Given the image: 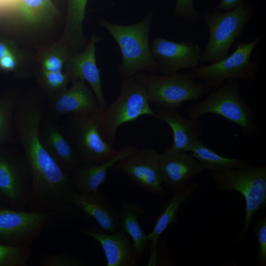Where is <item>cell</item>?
Here are the masks:
<instances>
[{
    "label": "cell",
    "mask_w": 266,
    "mask_h": 266,
    "mask_svg": "<svg viewBox=\"0 0 266 266\" xmlns=\"http://www.w3.org/2000/svg\"><path fill=\"white\" fill-rule=\"evenodd\" d=\"M100 39L94 32L85 48L70 56L65 65L64 71L71 83L79 79L86 82L94 93L100 108L103 109L107 105V103L102 89L100 70L96 58V44Z\"/></svg>",
    "instance_id": "5bb4252c"
},
{
    "label": "cell",
    "mask_w": 266,
    "mask_h": 266,
    "mask_svg": "<svg viewBox=\"0 0 266 266\" xmlns=\"http://www.w3.org/2000/svg\"><path fill=\"white\" fill-rule=\"evenodd\" d=\"M206 114H214L234 123L246 137H256L261 134L252 109L240 95L238 79H228L187 112L188 118L194 120Z\"/></svg>",
    "instance_id": "3957f363"
},
{
    "label": "cell",
    "mask_w": 266,
    "mask_h": 266,
    "mask_svg": "<svg viewBox=\"0 0 266 266\" xmlns=\"http://www.w3.org/2000/svg\"><path fill=\"white\" fill-rule=\"evenodd\" d=\"M19 95L13 90L0 96V145L16 143L14 115Z\"/></svg>",
    "instance_id": "d4e9b609"
},
{
    "label": "cell",
    "mask_w": 266,
    "mask_h": 266,
    "mask_svg": "<svg viewBox=\"0 0 266 266\" xmlns=\"http://www.w3.org/2000/svg\"><path fill=\"white\" fill-rule=\"evenodd\" d=\"M244 0H220L216 8L220 11L233 9L240 5Z\"/></svg>",
    "instance_id": "d6a6232c"
},
{
    "label": "cell",
    "mask_w": 266,
    "mask_h": 266,
    "mask_svg": "<svg viewBox=\"0 0 266 266\" xmlns=\"http://www.w3.org/2000/svg\"><path fill=\"white\" fill-rule=\"evenodd\" d=\"M199 187L196 181L193 182L186 187L173 192L172 196L166 200L162 205L152 231L146 234L147 241L152 242V251L150 263H153L157 258V244L161 235L172 223L177 221L178 211L188 197Z\"/></svg>",
    "instance_id": "44dd1931"
},
{
    "label": "cell",
    "mask_w": 266,
    "mask_h": 266,
    "mask_svg": "<svg viewBox=\"0 0 266 266\" xmlns=\"http://www.w3.org/2000/svg\"><path fill=\"white\" fill-rule=\"evenodd\" d=\"M42 264L43 266H86L80 258L66 252L46 254L42 258Z\"/></svg>",
    "instance_id": "f1b7e54d"
},
{
    "label": "cell",
    "mask_w": 266,
    "mask_h": 266,
    "mask_svg": "<svg viewBox=\"0 0 266 266\" xmlns=\"http://www.w3.org/2000/svg\"><path fill=\"white\" fill-rule=\"evenodd\" d=\"M192 154L203 166L205 169L217 172L240 167L249 163L244 159L230 158L220 155L206 146L200 139L192 146Z\"/></svg>",
    "instance_id": "cb8c5ba5"
},
{
    "label": "cell",
    "mask_w": 266,
    "mask_h": 266,
    "mask_svg": "<svg viewBox=\"0 0 266 266\" xmlns=\"http://www.w3.org/2000/svg\"><path fill=\"white\" fill-rule=\"evenodd\" d=\"M80 233L97 241L101 246L106 261V266H134L140 259L129 236L121 229L114 233L84 228Z\"/></svg>",
    "instance_id": "2e32d148"
},
{
    "label": "cell",
    "mask_w": 266,
    "mask_h": 266,
    "mask_svg": "<svg viewBox=\"0 0 266 266\" xmlns=\"http://www.w3.org/2000/svg\"><path fill=\"white\" fill-rule=\"evenodd\" d=\"M19 0H0V8H6L18 4Z\"/></svg>",
    "instance_id": "e575fe53"
},
{
    "label": "cell",
    "mask_w": 266,
    "mask_h": 266,
    "mask_svg": "<svg viewBox=\"0 0 266 266\" xmlns=\"http://www.w3.org/2000/svg\"><path fill=\"white\" fill-rule=\"evenodd\" d=\"M70 52L66 44L62 47H53L42 57L38 72L55 73L64 71L66 62L72 55Z\"/></svg>",
    "instance_id": "4316f807"
},
{
    "label": "cell",
    "mask_w": 266,
    "mask_h": 266,
    "mask_svg": "<svg viewBox=\"0 0 266 266\" xmlns=\"http://www.w3.org/2000/svg\"><path fill=\"white\" fill-rule=\"evenodd\" d=\"M154 13L148 12L139 22L122 25L100 19L99 24L115 40L120 49L121 60L117 72L122 77L133 76L145 71L160 72L159 66L153 57L149 44V33Z\"/></svg>",
    "instance_id": "6da1fadb"
},
{
    "label": "cell",
    "mask_w": 266,
    "mask_h": 266,
    "mask_svg": "<svg viewBox=\"0 0 266 266\" xmlns=\"http://www.w3.org/2000/svg\"><path fill=\"white\" fill-rule=\"evenodd\" d=\"M253 14L252 6L245 1L229 11H220L214 8L205 12L203 19L208 29L209 36L200 63L211 64L226 57Z\"/></svg>",
    "instance_id": "5b68a950"
},
{
    "label": "cell",
    "mask_w": 266,
    "mask_h": 266,
    "mask_svg": "<svg viewBox=\"0 0 266 266\" xmlns=\"http://www.w3.org/2000/svg\"><path fill=\"white\" fill-rule=\"evenodd\" d=\"M215 187L224 191H236L245 201L244 220L237 240L245 236L254 214L266 206V166L248 163L240 167L217 172H211Z\"/></svg>",
    "instance_id": "277c9868"
},
{
    "label": "cell",
    "mask_w": 266,
    "mask_h": 266,
    "mask_svg": "<svg viewBox=\"0 0 266 266\" xmlns=\"http://www.w3.org/2000/svg\"><path fill=\"white\" fill-rule=\"evenodd\" d=\"M159 164L163 183L173 192L186 187L194 176L205 169L192 153L169 148L159 153Z\"/></svg>",
    "instance_id": "9a60e30c"
},
{
    "label": "cell",
    "mask_w": 266,
    "mask_h": 266,
    "mask_svg": "<svg viewBox=\"0 0 266 266\" xmlns=\"http://www.w3.org/2000/svg\"><path fill=\"white\" fill-rule=\"evenodd\" d=\"M194 0H177L173 10V15L176 18L189 23L198 22L200 19V15L194 7Z\"/></svg>",
    "instance_id": "f546056e"
},
{
    "label": "cell",
    "mask_w": 266,
    "mask_h": 266,
    "mask_svg": "<svg viewBox=\"0 0 266 266\" xmlns=\"http://www.w3.org/2000/svg\"><path fill=\"white\" fill-rule=\"evenodd\" d=\"M18 4L24 19L33 24L40 23L58 13L51 0H19Z\"/></svg>",
    "instance_id": "484cf974"
},
{
    "label": "cell",
    "mask_w": 266,
    "mask_h": 266,
    "mask_svg": "<svg viewBox=\"0 0 266 266\" xmlns=\"http://www.w3.org/2000/svg\"><path fill=\"white\" fill-rule=\"evenodd\" d=\"M150 48L161 72L166 74L199 66L201 53L196 42H178L158 36L152 40Z\"/></svg>",
    "instance_id": "7c38bea8"
},
{
    "label": "cell",
    "mask_w": 266,
    "mask_h": 266,
    "mask_svg": "<svg viewBox=\"0 0 266 266\" xmlns=\"http://www.w3.org/2000/svg\"><path fill=\"white\" fill-rule=\"evenodd\" d=\"M120 223L121 229L131 238L133 245L140 259L145 251L146 234L139 224V218L145 210L139 205L122 200L120 201Z\"/></svg>",
    "instance_id": "603a6c76"
},
{
    "label": "cell",
    "mask_w": 266,
    "mask_h": 266,
    "mask_svg": "<svg viewBox=\"0 0 266 266\" xmlns=\"http://www.w3.org/2000/svg\"><path fill=\"white\" fill-rule=\"evenodd\" d=\"M260 39L258 37L247 43L239 42L230 55L192 70L197 78L203 80L210 87H218L230 79L253 81L256 79L259 65L256 61L251 60V56Z\"/></svg>",
    "instance_id": "9c48e42d"
},
{
    "label": "cell",
    "mask_w": 266,
    "mask_h": 266,
    "mask_svg": "<svg viewBox=\"0 0 266 266\" xmlns=\"http://www.w3.org/2000/svg\"><path fill=\"white\" fill-rule=\"evenodd\" d=\"M32 254L29 246L0 243V266H27Z\"/></svg>",
    "instance_id": "83f0119b"
},
{
    "label": "cell",
    "mask_w": 266,
    "mask_h": 266,
    "mask_svg": "<svg viewBox=\"0 0 266 266\" xmlns=\"http://www.w3.org/2000/svg\"><path fill=\"white\" fill-rule=\"evenodd\" d=\"M158 120L166 122L170 127L173 142L170 149L190 152L193 144L200 139L202 131L201 123L183 117L179 109L158 107L154 110Z\"/></svg>",
    "instance_id": "d6986e66"
},
{
    "label": "cell",
    "mask_w": 266,
    "mask_h": 266,
    "mask_svg": "<svg viewBox=\"0 0 266 266\" xmlns=\"http://www.w3.org/2000/svg\"><path fill=\"white\" fill-rule=\"evenodd\" d=\"M88 0H67V8L64 39L73 54L86 46L83 25Z\"/></svg>",
    "instance_id": "7402d4cb"
},
{
    "label": "cell",
    "mask_w": 266,
    "mask_h": 266,
    "mask_svg": "<svg viewBox=\"0 0 266 266\" xmlns=\"http://www.w3.org/2000/svg\"><path fill=\"white\" fill-rule=\"evenodd\" d=\"M57 220L50 212L20 210L0 205V243L29 246Z\"/></svg>",
    "instance_id": "30bf717a"
},
{
    "label": "cell",
    "mask_w": 266,
    "mask_h": 266,
    "mask_svg": "<svg viewBox=\"0 0 266 266\" xmlns=\"http://www.w3.org/2000/svg\"><path fill=\"white\" fill-rule=\"evenodd\" d=\"M115 165L137 187L156 195H166L159 169V153L154 148H136Z\"/></svg>",
    "instance_id": "8fae6325"
},
{
    "label": "cell",
    "mask_w": 266,
    "mask_h": 266,
    "mask_svg": "<svg viewBox=\"0 0 266 266\" xmlns=\"http://www.w3.org/2000/svg\"><path fill=\"white\" fill-rule=\"evenodd\" d=\"M133 76L146 88L149 103L158 107L179 110L184 102L199 100L211 88L197 82L193 70L184 73H138Z\"/></svg>",
    "instance_id": "8992f818"
},
{
    "label": "cell",
    "mask_w": 266,
    "mask_h": 266,
    "mask_svg": "<svg viewBox=\"0 0 266 266\" xmlns=\"http://www.w3.org/2000/svg\"><path fill=\"white\" fill-rule=\"evenodd\" d=\"M97 113L69 114L63 126L62 133L80 163H102L112 159L119 152L101 137L97 124Z\"/></svg>",
    "instance_id": "ba28073f"
},
{
    "label": "cell",
    "mask_w": 266,
    "mask_h": 266,
    "mask_svg": "<svg viewBox=\"0 0 266 266\" xmlns=\"http://www.w3.org/2000/svg\"></svg>",
    "instance_id": "d590c367"
},
{
    "label": "cell",
    "mask_w": 266,
    "mask_h": 266,
    "mask_svg": "<svg viewBox=\"0 0 266 266\" xmlns=\"http://www.w3.org/2000/svg\"><path fill=\"white\" fill-rule=\"evenodd\" d=\"M255 233L258 243L257 266L266 265V217L260 218L255 225Z\"/></svg>",
    "instance_id": "4dcf8cb0"
},
{
    "label": "cell",
    "mask_w": 266,
    "mask_h": 266,
    "mask_svg": "<svg viewBox=\"0 0 266 266\" xmlns=\"http://www.w3.org/2000/svg\"><path fill=\"white\" fill-rule=\"evenodd\" d=\"M32 188L31 168L22 149L15 143L0 145V205L26 210Z\"/></svg>",
    "instance_id": "52a82bcc"
},
{
    "label": "cell",
    "mask_w": 266,
    "mask_h": 266,
    "mask_svg": "<svg viewBox=\"0 0 266 266\" xmlns=\"http://www.w3.org/2000/svg\"><path fill=\"white\" fill-rule=\"evenodd\" d=\"M69 200L86 218H93L103 232L114 233L121 229L119 209L111 206L99 191L87 193L74 191Z\"/></svg>",
    "instance_id": "e0dca14e"
},
{
    "label": "cell",
    "mask_w": 266,
    "mask_h": 266,
    "mask_svg": "<svg viewBox=\"0 0 266 266\" xmlns=\"http://www.w3.org/2000/svg\"><path fill=\"white\" fill-rule=\"evenodd\" d=\"M39 137L43 147L52 159L70 176L81 163L79 159L54 121L46 116L39 127Z\"/></svg>",
    "instance_id": "ac0fdd59"
},
{
    "label": "cell",
    "mask_w": 266,
    "mask_h": 266,
    "mask_svg": "<svg viewBox=\"0 0 266 266\" xmlns=\"http://www.w3.org/2000/svg\"><path fill=\"white\" fill-rule=\"evenodd\" d=\"M14 52H16V50L12 42L6 40H0V59Z\"/></svg>",
    "instance_id": "836d02e7"
},
{
    "label": "cell",
    "mask_w": 266,
    "mask_h": 266,
    "mask_svg": "<svg viewBox=\"0 0 266 266\" xmlns=\"http://www.w3.org/2000/svg\"><path fill=\"white\" fill-rule=\"evenodd\" d=\"M150 104L143 84L134 76L123 78L116 100L97 113V124L102 138L114 145L117 130L122 125L144 115L157 118Z\"/></svg>",
    "instance_id": "7a4b0ae2"
},
{
    "label": "cell",
    "mask_w": 266,
    "mask_h": 266,
    "mask_svg": "<svg viewBox=\"0 0 266 266\" xmlns=\"http://www.w3.org/2000/svg\"><path fill=\"white\" fill-rule=\"evenodd\" d=\"M17 52H12L0 59V69L6 72H17L19 70Z\"/></svg>",
    "instance_id": "1f68e13d"
},
{
    "label": "cell",
    "mask_w": 266,
    "mask_h": 266,
    "mask_svg": "<svg viewBox=\"0 0 266 266\" xmlns=\"http://www.w3.org/2000/svg\"><path fill=\"white\" fill-rule=\"evenodd\" d=\"M101 110L90 86L79 79L72 82L69 89L48 98L46 116L55 121L67 114H92Z\"/></svg>",
    "instance_id": "4fadbf2b"
},
{
    "label": "cell",
    "mask_w": 266,
    "mask_h": 266,
    "mask_svg": "<svg viewBox=\"0 0 266 266\" xmlns=\"http://www.w3.org/2000/svg\"><path fill=\"white\" fill-rule=\"evenodd\" d=\"M136 148L132 145H125L112 159L102 163H80L70 175L74 191L87 193L99 191V187L106 180L108 170Z\"/></svg>",
    "instance_id": "ffe728a7"
}]
</instances>
